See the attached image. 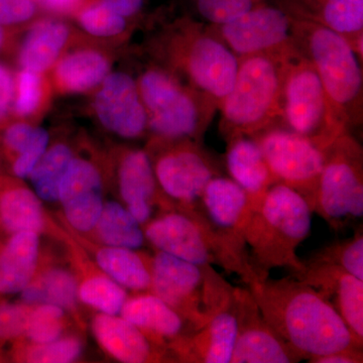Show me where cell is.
<instances>
[{
	"label": "cell",
	"instance_id": "cell-1",
	"mask_svg": "<svg viewBox=\"0 0 363 363\" xmlns=\"http://www.w3.org/2000/svg\"><path fill=\"white\" fill-rule=\"evenodd\" d=\"M248 290L269 326L302 359L362 350L335 308L301 279L267 278Z\"/></svg>",
	"mask_w": 363,
	"mask_h": 363
},
{
	"label": "cell",
	"instance_id": "cell-2",
	"mask_svg": "<svg viewBox=\"0 0 363 363\" xmlns=\"http://www.w3.org/2000/svg\"><path fill=\"white\" fill-rule=\"evenodd\" d=\"M147 60L220 104L230 91L238 58L207 23L190 14L154 26L143 45Z\"/></svg>",
	"mask_w": 363,
	"mask_h": 363
},
{
	"label": "cell",
	"instance_id": "cell-3",
	"mask_svg": "<svg viewBox=\"0 0 363 363\" xmlns=\"http://www.w3.org/2000/svg\"><path fill=\"white\" fill-rule=\"evenodd\" d=\"M313 210L294 189L277 183L252 203L245 234L248 259L259 281L286 267L298 277L304 269L297 248L311 233Z\"/></svg>",
	"mask_w": 363,
	"mask_h": 363
},
{
	"label": "cell",
	"instance_id": "cell-4",
	"mask_svg": "<svg viewBox=\"0 0 363 363\" xmlns=\"http://www.w3.org/2000/svg\"><path fill=\"white\" fill-rule=\"evenodd\" d=\"M292 54L238 59L233 87L218 107L219 130L226 142L236 136L252 138L279 124L284 73Z\"/></svg>",
	"mask_w": 363,
	"mask_h": 363
},
{
	"label": "cell",
	"instance_id": "cell-5",
	"mask_svg": "<svg viewBox=\"0 0 363 363\" xmlns=\"http://www.w3.org/2000/svg\"><path fill=\"white\" fill-rule=\"evenodd\" d=\"M294 40L319 76L347 130L363 123L362 63L340 33L313 21L293 18Z\"/></svg>",
	"mask_w": 363,
	"mask_h": 363
},
{
	"label": "cell",
	"instance_id": "cell-6",
	"mask_svg": "<svg viewBox=\"0 0 363 363\" xmlns=\"http://www.w3.org/2000/svg\"><path fill=\"white\" fill-rule=\"evenodd\" d=\"M149 123V136L204 143L219 105L162 67L147 60L135 76Z\"/></svg>",
	"mask_w": 363,
	"mask_h": 363
},
{
	"label": "cell",
	"instance_id": "cell-7",
	"mask_svg": "<svg viewBox=\"0 0 363 363\" xmlns=\"http://www.w3.org/2000/svg\"><path fill=\"white\" fill-rule=\"evenodd\" d=\"M145 240L156 250L199 266L220 267L250 286L259 281L248 262L215 233L197 207L161 210L143 225Z\"/></svg>",
	"mask_w": 363,
	"mask_h": 363
},
{
	"label": "cell",
	"instance_id": "cell-8",
	"mask_svg": "<svg viewBox=\"0 0 363 363\" xmlns=\"http://www.w3.org/2000/svg\"><path fill=\"white\" fill-rule=\"evenodd\" d=\"M234 286L212 266H199L157 250L150 293L178 312L194 331L233 298Z\"/></svg>",
	"mask_w": 363,
	"mask_h": 363
},
{
	"label": "cell",
	"instance_id": "cell-9",
	"mask_svg": "<svg viewBox=\"0 0 363 363\" xmlns=\"http://www.w3.org/2000/svg\"><path fill=\"white\" fill-rule=\"evenodd\" d=\"M279 124L326 150L350 133L311 64L298 50L286 59Z\"/></svg>",
	"mask_w": 363,
	"mask_h": 363
},
{
	"label": "cell",
	"instance_id": "cell-10",
	"mask_svg": "<svg viewBox=\"0 0 363 363\" xmlns=\"http://www.w3.org/2000/svg\"><path fill=\"white\" fill-rule=\"evenodd\" d=\"M145 149L160 190L173 207L195 208L209 181L221 176L219 162L204 143L149 136Z\"/></svg>",
	"mask_w": 363,
	"mask_h": 363
},
{
	"label": "cell",
	"instance_id": "cell-11",
	"mask_svg": "<svg viewBox=\"0 0 363 363\" xmlns=\"http://www.w3.org/2000/svg\"><path fill=\"white\" fill-rule=\"evenodd\" d=\"M313 212L336 230L362 217L363 150L351 133L339 136L325 152Z\"/></svg>",
	"mask_w": 363,
	"mask_h": 363
},
{
	"label": "cell",
	"instance_id": "cell-12",
	"mask_svg": "<svg viewBox=\"0 0 363 363\" xmlns=\"http://www.w3.org/2000/svg\"><path fill=\"white\" fill-rule=\"evenodd\" d=\"M107 188L104 150L81 136L75 156L60 183L59 220L80 235L89 233L104 207Z\"/></svg>",
	"mask_w": 363,
	"mask_h": 363
},
{
	"label": "cell",
	"instance_id": "cell-13",
	"mask_svg": "<svg viewBox=\"0 0 363 363\" xmlns=\"http://www.w3.org/2000/svg\"><path fill=\"white\" fill-rule=\"evenodd\" d=\"M252 138L259 145L277 183L297 191L313 210L327 149L281 124L272 125Z\"/></svg>",
	"mask_w": 363,
	"mask_h": 363
},
{
	"label": "cell",
	"instance_id": "cell-14",
	"mask_svg": "<svg viewBox=\"0 0 363 363\" xmlns=\"http://www.w3.org/2000/svg\"><path fill=\"white\" fill-rule=\"evenodd\" d=\"M208 26L238 59L257 55L286 56L297 50L292 16L264 0L233 20Z\"/></svg>",
	"mask_w": 363,
	"mask_h": 363
},
{
	"label": "cell",
	"instance_id": "cell-15",
	"mask_svg": "<svg viewBox=\"0 0 363 363\" xmlns=\"http://www.w3.org/2000/svg\"><path fill=\"white\" fill-rule=\"evenodd\" d=\"M105 160L107 186L142 226L152 218L155 208H173L160 190L145 149L119 145L105 152Z\"/></svg>",
	"mask_w": 363,
	"mask_h": 363
},
{
	"label": "cell",
	"instance_id": "cell-16",
	"mask_svg": "<svg viewBox=\"0 0 363 363\" xmlns=\"http://www.w3.org/2000/svg\"><path fill=\"white\" fill-rule=\"evenodd\" d=\"M90 95L91 113L104 130L121 140H147L149 123L135 76L112 71Z\"/></svg>",
	"mask_w": 363,
	"mask_h": 363
},
{
	"label": "cell",
	"instance_id": "cell-17",
	"mask_svg": "<svg viewBox=\"0 0 363 363\" xmlns=\"http://www.w3.org/2000/svg\"><path fill=\"white\" fill-rule=\"evenodd\" d=\"M196 207L226 245L250 264L245 234L252 202L247 193L230 178L214 177Z\"/></svg>",
	"mask_w": 363,
	"mask_h": 363
},
{
	"label": "cell",
	"instance_id": "cell-18",
	"mask_svg": "<svg viewBox=\"0 0 363 363\" xmlns=\"http://www.w3.org/2000/svg\"><path fill=\"white\" fill-rule=\"evenodd\" d=\"M238 336L230 363H293L302 360L262 317L252 293L236 288Z\"/></svg>",
	"mask_w": 363,
	"mask_h": 363
},
{
	"label": "cell",
	"instance_id": "cell-19",
	"mask_svg": "<svg viewBox=\"0 0 363 363\" xmlns=\"http://www.w3.org/2000/svg\"><path fill=\"white\" fill-rule=\"evenodd\" d=\"M13 54L18 69L49 73L52 66L84 35L73 21L44 13L21 30Z\"/></svg>",
	"mask_w": 363,
	"mask_h": 363
},
{
	"label": "cell",
	"instance_id": "cell-20",
	"mask_svg": "<svg viewBox=\"0 0 363 363\" xmlns=\"http://www.w3.org/2000/svg\"><path fill=\"white\" fill-rule=\"evenodd\" d=\"M238 336L236 288L233 298L204 326L169 345L174 362L230 363Z\"/></svg>",
	"mask_w": 363,
	"mask_h": 363
},
{
	"label": "cell",
	"instance_id": "cell-21",
	"mask_svg": "<svg viewBox=\"0 0 363 363\" xmlns=\"http://www.w3.org/2000/svg\"><path fill=\"white\" fill-rule=\"evenodd\" d=\"M112 66L107 45L84 38L72 45L48 75L57 94H91L111 73Z\"/></svg>",
	"mask_w": 363,
	"mask_h": 363
},
{
	"label": "cell",
	"instance_id": "cell-22",
	"mask_svg": "<svg viewBox=\"0 0 363 363\" xmlns=\"http://www.w3.org/2000/svg\"><path fill=\"white\" fill-rule=\"evenodd\" d=\"M21 231L60 241L64 227L50 216L39 196L23 180L4 173L0 178V235L6 240Z\"/></svg>",
	"mask_w": 363,
	"mask_h": 363
},
{
	"label": "cell",
	"instance_id": "cell-23",
	"mask_svg": "<svg viewBox=\"0 0 363 363\" xmlns=\"http://www.w3.org/2000/svg\"><path fill=\"white\" fill-rule=\"evenodd\" d=\"M304 262V260H303ZM296 278L314 288L328 301L363 345V281L337 266L308 260Z\"/></svg>",
	"mask_w": 363,
	"mask_h": 363
},
{
	"label": "cell",
	"instance_id": "cell-24",
	"mask_svg": "<svg viewBox=\"0 0 363 363\" xmlns=\"http://www.w3.org/2000/svg\"><path fill=\"white\" fill-rule=\"evenodd\" d=\"M63 227L64 233L59 242L63 245L67 264L77 279L81 305L104 314H121L128 298V291L104 274L68 229Z\"/></svg>",
	"mask_w": 363,
	"mask_h": 363
},
{
	"label": "cell",
	"instance_id": "cell-25",
	"mask_svg": "<svg viewBox=\"0 0 363 363\" xmlns=\"http://www.w3.org/2000/svg\"><path fill=\"white\" fill-rule=\"evenodd\" d=\"M91 331L106 354L124 363L174 362L171 353L157 345L138 327L121 315L95 313Z\"/></svg>",
	"mask_w": 363,
	"mask_h": 363
},
{
	"label": "cell",
	"instance_id": "cell-26",
	"mask_svg": "<svg viewBox=\"0 0 363 363\" xmlns=\"http://www.w3.org/2000/svg\"><path fill=\"white\" fill-rule=\"evenodd\" d=\"M293 18L313 21L345 38L363 62V0H274Z\"/></svg>",
	"mask_w": 363,
	"mask_h": 363
},
{
	"label": "cell",
	"instance_id": "cell-27",
	"mask_svg": "<svg viewBox=\"0 0 363 363\" xmlns=\"http://www.w3.org/2000/svg\"><path fill=\"white\" fill-rule=\"evenodd\" d=\"M21 302L28 305L52 304L65 310L83 330L85 319L80 311L77 279L68 264L58 262L55 255L43 250L38 272L20 293Z\"/></svg>",
	"mask_w": 363,
	"mask_h": 363
},
{
	"label": "cell",
	"instance_id": "cell-28",
	"mask_svg": "<svg viewBox=\"0 0 363 363\" xmlns=\"http://www.w3.org/2000/svg\"><path fill=\"white\" fill-rule=\"evenodd\" d=\"M119 315L169 352L172 343L194 332L178 312L150 292L128 296Z\"/></svg>",
	"mask_w": 363,
	"mask_h": 363
},
{
	"label": "cell",
	"instance_id": "cell-29",
	"mask_svg": "<svg viewBox=\"0 0 363 363\" xmlns=\"http://www.w3.org/2000/svg\"><path fill=\"white\" fill-rule=\"evenodd\" d=\"M61 223L68 229L69 233L90 255L93 262L109 278L125 290L135 293L150 292L152 281L150 255L131 248L97 245L74 233L63 222Z\"/></svg>",
	"mask_w": 363,
	"mask_h": 363
},
{
	"label": "cell",
	"instance_id": "cell-30",
	"mask_svg": "<svg viewBox=\"0 0 363 363\" xmlns=\"http://www.w3.org/2000/svg\"><path fill=\"white\" fill-rule=\"evenodd\" d=\"M40 234L21 231L0 242V298L20 294L35 277L42 259Z\"/></svg>",
	"mask_w": 363,
	"mask_h": 363
},
{
	"label": "cell",
	"instance_id": "cell-31",
	"mask_svg": "<svg viewBox=\"0 0 363 363\" xmlns=\"http://www.w3.org/2000/svg\"><path fill=\"white\" fill-rule=\"evenodd\" d=\"M225 164L231 180L240 186L252 202L277 184L255 138L236 136L227 140Z\"/></svg>",
	"mask_w": 363,
	"mask_h": 363
},
{
	"label": "cell",
	"instance_id": "cell-32",
	"mask_svg": "<svg viewBox=\"0 0 363 363\" xmlns=\"http://www.w3.org/2000/svg\"><path fill=\"white\" fill-rule=\"evenodd\" d=\"M81 236L97 245L131 250H138L145 242L142 224L118 201H104L92 230Z\"/></svg>",
	"mask_w": 363,
	"mask_h": 363
},
{
	"label": "cell",
	"instance_id": "cell-33",
	"mask_svg": "<svg viewBox=\"0 0 363 363\" xmlns=\"http://www.w3.org/2000/svg\"><path fill=\"white\" fill-rule=\"evenodd\" d=\"M79 138H58L50 142L47 150L30 172L33 190L40 199L49 204L58 203L59 187L71 160L75 156Z\"/></svg>",
	"mask_w": 363,
	"mask_h": 363
},
{
	"label": "cell",
	"instance_id": "cell-34",
	"mask_svg": "<svg viewBox=\"0 0 363 363\" xmlns=\"http://www.w3.org/2000/svg\"><path fill=\"white\" fill-rule=\"evenodd\" d=\"M70 21L88 39L106 45L128 42L135 28L142 25L114 13L102 0H93Z\"/></svg>",
	"mask_w": 363,
	"mask_h": 363
},
{
	"label": "cell",
	"instance_id": "cell-35",
	"mask_svg": "<svg viewBox=\"0 0 363 363\" xmlns=\"http://www.w3.org/2000/svg\"><path fill=\"white\" fill-rule=\"evenodd\" d=\"M54 93L48 73L18 69L14 73L11 116L37 123L51 106Z\"/></svg>",
	"mask_w": 363,
	"mask_h": 363
},
{
	"label": "cell",
	"instance_id": "cell-36",
	"mask_svg": "<svg viewBox=\"0 0 363 363\" xmlns=\"http://www.w3.org/2000/svg\"><path fill=\"white\" fill-rule=\"evenodd\" d=\"M9 345L11 347L7 357L13 362H75L84 350L82 337L71 332L51 342L30 343L20 339Z\"/></svg>",
	"mask_w": 363,
	"mask_h": 363
},
{
	"label": "cell",
	"instance_id": "cell-37",
	"mask_svg": "<svg viewBox=\"0 0 363 363\" xmlns=\"http://www.w3.org/2000/svg\"><path fill=\"white\" fill-rule=\"evenodd\" d=\"M75 324L70 315L52 304L32 306L23 340L30 343H47L70 333Z\"/></svg>",
	"mask_w": 363,
	"mask_h": 363
},
{
	"label": "cell",
	"instance_id": "cell-38",
	"mask_svg": "<svg viewBox=\"0 0 363 363\" xmlns=\"http://www.w3.org/2000/svg\"><path fill=\"white\" fill-rule=\"evenodd\" d=\"M311 259L341 267L348 274L363 281L362 229L357 230L350 240L322 248Z\"/></svg>",
	"mask_w": 363,
	"mask_h": 363
},
{
	"label": "cell",
	"instance_id": "cell-39",
	"mask_svg": "<svg viewBox=\"0 0 363 363\" xmlns=\"http://www.w3.org/2000/svg\"><path fill=\"white\" fill-rule=\"evenodd\" d=\"M193 18L207 23L220 25L238 18L262 0H187Z\"/></svg>",
	"mask_w": 363,
	"mask_h": 363
},
{
	"label": "cell",
	"instance_id": "cell-40",
	"mask_svg": "<svg viewBox=\"0 0 363 363\" xmlns=\"http://www.w3.org/2000/svg\"><path fill=\"white\" fill-rule=\"evenodd\" d=\"M32 306L0 298V353L4 345L23 337Z\"/></svg>",
	"mask_w": 363,
	"mask_h": 363
},
{
	"label": "cell",
	"instance_id": "cell-41",
	"mask_svg": "<svg viewBox=\"0 0 363 363\" xmlns=\"http://www.w3.org/2000/svg\"><path fill=\"white\" fill-rule=\"evenodd\" d=\"M43 11L33 0H0V25L11 30H25Z\"/></svg>",
	"mask_w": 363,
	"mask_h": 363
},
{
	"label": "cell",
	"instance_id": "cell-42",
	"mask_svg": "<svg viewBox=\"0 0 363 363\" xmlns=\"http://www.w3.org/2000/svg\"><path fill=\"white\" fill-rule=\"evenodd\" d=\"M50 142H51V136L49 131L38 125L28 149L11 164L7 169V175L16 177L21 180L28 178L37 162L44 155Z\"/></svg>",
	"mask_w": 363,
	"mask_h": 363
},
{
	"label": "cell",
	"instance_id": "cell-43",
	"mask_svg": "<svg viewBox=\"0 0 363 363\" xmlns=\"http://www.w3.org/2000/svg\"><path fill=\"white\" fill-rule=\"evenodd\" d=\"M43 13L61 16L72 20L93 0H33Z\"/></svg>",
	"mask_w": 363,
	"mask_h": 363
},
{
	"label": "cell",
	"instance_id": "cell-44",
	"mask_svg": "<svg viewBox=\"0 0 363 363\" xmlns=\"http://www.w3.org/2000/svg\"><path fill=\"white\" fill-rule=\"evenodd\" d=\"M114 13L135 23H143L150 0H102Z\"/></svg>",
	"mask_w": 363,
	"mask_h": 363
},
{
	"label": "cell",
	"instance_id": "cell-45",
	"mask_svg": "<svg viewBox=\"0 0 363 363\" xmlns=\"http://www.w3.org/2000/svg\"><path fill=\"white\" fill-rule=\"evenodd\" d=\"M14 95V73L0 62V121L11 116Z\"/></svg>",
	"mask_w": 363,
	"mask_h": 363
},
{
	"label": "cell",
	"instance_id": "cell-46",
	"mask_svg": "<svg viewBox=\"0 0 363 363\" xmlns=\"http://www.w3.org/2000/svg\"><path fill=\"white\" fill-rule=\"evenodd\" d=\"M313 363H362V350L340 351L311 360Z\"/></svg>",
	"mask_w": 363,
	"mask_h": 363
},
{
	"label": "cell",
	"instance_id": "cell-47",
	"mask_svg": "<svg viewBox=\"0 0 363 363\" xmlns=\"http://www.w3.org/2000/svg\"><path fill=\"white\" fill-rule=\"evenodd\" d=\"M21 32L11 30L6 26L0 25V54H6V52H13L16 48V40Z\"/></svg>",
	"mask_w": 363,
	"mask_h": 363
},
{
	"label": "cell",
	"instance_id": "cell-48",
	"mask_svg": "<svg viewBox=\"0 0 363 363\" xmlns=\"http://www.w3.org/2000/svg\"><path fill=\"white\" fill-rule=\"evenodd\" d=\"M2 171L1 169H0V178H1V175H2ZM4 240V238H1V235H0V242H1V241Z\"/></svg>",
	"mask_w": 363,
	"mask_h": 363
}]
</instances>
